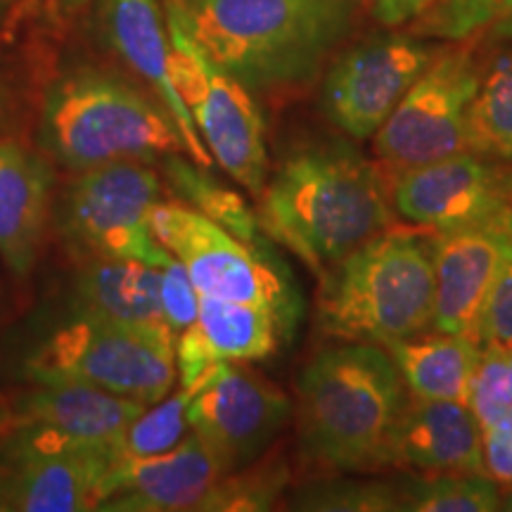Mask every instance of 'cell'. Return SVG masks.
<instances>
[{
  "instance_id": "cell-1",
  "label": "cell",
  "mask_w": 512,
  "mask_h": 512,
  "mask_svg": "<svg viewBox=\"0 0 512 512\" xmlns=\"http://www.w3.org/2000/svg\"><path fill=\"white\" fill-rule=\"evenodd\" d=\"M259 200L266 235L318 275L394 226L382 171L342 138L294 150Z\"/></svg>"
},
{
  "instance_id": "cell-2",
  "label": "cell",
  "mask_w": 512,
  "mask_h": 512,
  "mask_svg": "<svg viewBox=\"0 0 512 512\" xmlns=\"http://www.w3.org/2000/svg\"><path fill=\"white\" fill-rule=\"evenodd\" d=\"M299 439L313 463L347 475L394 467V434L406 384L377 344L339 342L318 351L297 382Z\"/></svg>"
},
{
  "instance_id": "cell-3",
  "label": "cell",
  "mask_w": 512,
  "mask_h": 512,
  "mask_svg": "<svg viewBox=\"0 0 512 512\" xmlns=\"http://www.w3.org/2000/svg\"><path fill=\"white\" fill-rule=\"evenodd\" d=\"M185 27L249 91L316 79L354 27V0H190Z\"/></svg>"
},
{
  "instance_id": "cell-4",
  "label": "cell",
  "mask_w": 512,
  "mask_h": 512,
  "mask_svg": "<svg viewBox=\"0 0 512 512\" xmlns=\"http://www.w3.org/2000/svg\"><path fill=\"white\" fill-rule=\"evenodd\" d=\"M434 297L432 238L392 226L320 273L318 328L387 349L434 328Z\"/></svg>"
},
{
  "instance_id": "cell-5",
  "label": "cell",
  "mask_w": 512,
  "mask_h": 512,
  "mask_svg": "<svg viewBox=\"0 0 512 512\" xmlns=\"http://www.w3.org/2000/svg\"><path fill=\"white\" fill-rule=\"evenodd\" d=\"M43 140L57 162L76 171L121 159L150 162L185 150L169 112L102 74H76L50 93Z\"/></svg>"
},
{
  "instance_id": "cell-6",
  "label": "cell",
  "mask_w": 512,
  "mask_h": 512,
  "mask_svg": "<svg viewBox=\"0 0 512 512\" xmlns=\"http://www.w3.org/2000/svg\"><path fill=\"white\" fill-rule=\"evenodd\" d=\"M24 373L34 384H81L155 406L178 377L176 335L72 313L38 344Z\"/></svg>"
},
{
  "instance_id": "cell-7",
  "label": "cell",
  "mask_w": 512,
  "mask_h": 512,
  "mask_svg": "<svg viewBox=\"0 0 512 512\" xmlns=\"http://www.w3.org/2000/svg\"><path fill=\"white\" fill-rule=\"evenodd\" d=\"M152 233L185 266L197 292L266 306L280 318L287 337L292 335L302 299L273 252L249 247L197 209L178 202L157 204Z\"/></svg>"
},
{
  "instance_id": "cell-8",
  "label": "cell",
  "mask_w": 512,
  "mask_h": 512,
  "mask_svg": "<svg viewBox=\"0 0 512 512\" xmlns=\"http://www.w3.org/2000/svg\"><path fill=\"white\" fill-rule=\"evenodd\" d=\"M171 79L214 162L259 200L266 185L264 117L247 86L211 62L185 27L169 15Z\"/></svg>"
},
{
  "instance_id": "cell-9",
  "label": "cell",
  "mask_w": 512,
  "mask_h": 512,
  "mask_svg": "<svg viewBox=\"0 0 512 512\" xmlns=\"http://www.w3.org/2000/svg\"><path fill=\"white\" fill-rule=\"evenodd\" d=\"M162 202L157 171L121 159L81 171L62 204V230L76 249L105 259H133L164 268L171 261L152 233V211Z\"/></svg>"
},
{
  "instance_id": "cell-10",
  "label": "cell",
  "mask_w": 512,
  "mask_h": 512,
  "mask_svg": "<svg viewBox=\"0 0 512 512\" xmlns=\"http://www.w3.org/2000/svg\"><path fill=\"white\" fill-rule=\"evenodd\" d=\"M484 64L472 46L432 57L411 91L373 136V150L394 174L467 150V114Z\"/></svg>"
},
{
  "instance_id": "cell-11",
  "label": "cell",
  "mask_w": 512,
  "mask_h": 512,
  "mask_svg": "<svg viewBox=\"0 0 512 512\" xmlns=\"http://www.w3.org/2000/svg\"><path fill=\"white\" fill-rule=\"evenodd\" d=\"M145 408L143 401L81 384H36L34 392L8 403L0 465L88 446H119L126 427Z\"/></svg>"
},
{
  "instance_id": "cell-12",
  "label": "cell",
  "mask_w": 512,
  "mask_h": 512,
  "mask_svg": "<svg viewBox=\"0 0 512 512\" xmlns=\"http://www.w3.org/2000/svg\"><path fill=\"white\" fill-rule=\"evenodd\" d=\"M432 57L434 50L415 36H370L332 62L320 88V110L349 138H373Z\"/></svg>"
},
{
  "instance_id": "cell-13",
  "label": "cell",
  "mask_w": 512,
  "mask_h": 512,
  "mask_svg": "<svg viewBox=\"0 0 512 512\" xmlns=\"http://www.w3.org/2000/svg\"><path fill=\"white\" fill-rule=\"evenodd\" d=\"M292 415V403L266 377L223 361L188 406L190 432L219 460L223 475L266 453Z\"/></svg>"
},
{
  "instance_id": "cell-14",
  "label": "cell",
  "mask_w": 512,
  "mask_h": 512,
  "mask_svg": "<svg viewBox=\"0 0 512 512\" xmlns=\"http://www.w3.org/2000/svg\"><path fill=\"white\" fill-rule=\"evenodd\" d=\"M434 247V328L477 337L484 302L501 268L512 259V204L482 219L439 230Z\"/></svg>"
},
{
  "instance_id": "cell-15",
  "label": "cell",
  "mask_w": 512,
  "mask_h": 512,
  "mask_svg": "<svg viewBox=\"0 0 512 512\" xmlns=\"http://www.w3.org/2000/svg\"><path fill=\"white\" fill-rule=\"evenodd\" d=\"M508 174L496 159L463 150L437 162L399 171L389 188L392 209L411 226L458 228L508 202Z\"/></svg>"
},
{
  "instance_id": "cell-16",
  "label": "cell",
  "mask_w": 512,
  "mask_h": 512,
  "mask_svg": "<svg viewBox=\"0 0 512 512\" xmlns=\"http://www.w3.org/2000/svg\"><path fill=\"white\" fill-rule=\"evenodd\" d=\"M223 477L219 460L190 432L181 444L159 456H119L107 475V496L98 510L174 512L200 510L204 496Z\"/></svg>"
},
{
  "instance_id": "cell-17",
  "label": "cell",
  "mask_w": 512,
  "mask_h": 512,
  "mask_svg": "<svg viewBox=\"0 0 512 512\" xmlns=\"http://www.w3.org/2000/svg\"><path fill=\"white\" fill-rule=\"evenodd\" d=\"M119 456V446H88L17 465H0V510H98L107 496V475Z\"/></svg>"
},
{
  "instance_id": "cell-18",
  "label": "cell",
  "mask_w": 512,
  "mask_h": 512,
  "mask_svg": "<svg viewBox=\"0 0 512 512\" xmlns=\"http://www.w3.org/2000/svg\"><path fill=\"white\" fill-rule=\"evenodd\" d=\"M394 467L484 472L482 425L467 403L408 396L394 434Z\"/></svg>"
},
{
  "instance_id": "cell-19",
  "label": "cell",
  "mask_w": 512,
  "mask_h": 512,
  "mask_svg": "<svg viewBox=\"0 0 512 512\" xmlns=\"http://www.w3.org/2000/svg\"><path fill=\"white\" fill-rule=\"evenodd\" d=\"M105 15L114 46L147 83H152L164 110L176 121L192 162L209 169L207 145L171 79V43L164 34L157 0H105Z\"/></svg>"
},
{
  "instance_id": "cell-20",
  "label": "cell",
  "mask_w": 512,
  "mask_h": 512,
  "mask_svg": "<svg viewBox=\"0 0 512 512\" xmlns=\"http://www.w3.org/2000/svg\"><path fill=\"white\" fill-rule=\"evenodd\" d=\"M76 316L145 330H171L162 311V268L133 259H88L74 285Z\"/></svg>"
},
{
  "instance_id": "cell-21",
  "label": "cell",
  "mask_w": 512,
  "mask_h": 512,
  "mask_svg": "<svg viewBox=\"0 0 512 512\" xmlns=\"http://www.w3.org/2000/svg\"><path fill=\"white\" fill-rule=\"evenodd\" d=\"M48 211V166L15 143H0V256L15 275L34 268Z\"/></svg>"
},
{
  "instance_id": "cell-22",
  "label": "cell",
  "mask_w": 512,
  "mask_h": 512,
  "mask_svg": "<svg viewBox=\"0 0 512 512\" xmlns=\"http://www.w3.org/2000/svg\"><path fill=\"white\" fill-rule=\"evenodd\" d=\"M403 384L413 396L434 401L467 403L482 344L458 332H422L418 337L389 344Z\"/></svg>"
},
{
  "instance_id": "cell-23",
  "label": "cell",
  "mask_w": 512,
  "mask_h": 512,
  "mask_svg": "<svg viewBox=\"0 0 512 512\" xmlns=\"http://www.w3.org/2000/svg\"><path fill=\"white\" fill-rule=\"evenodd\" d=\"M188 332L214 363L261 361L278 349L280 335H287L280 318L259 304L200 294V311Z\"/></svg>"
},
{
  "instance_id": "cell-24",
  "label": "cell",
  "mask_w": 512,
  "mask_h": 512,
  "mask_svg": "<svg viewBox=\"0 0 512 512\" xmlns=\"http://www.w3.org/2000/svg\"><path fill=\"white\" fill-rule=\"evenodd\" d=\"M164 166L169 183L174 185V190L192 209H197L207 219L219 223L223 230L247 242L249 247L271 252V242L266 238L261 219L247 207L238 192L204 174L202 166L195 169V166L185 162V159H178L176 155L166 157Z\"/></svg>"
},
{
  "instance_id": "cell-25",
  "label": "cell",
  "mask_w": 512,
  "mask_h": 512,
  "mask_svg": "<svg viewBox=\"0 0 512 512\" xmlns=\"http://www.w3.org/2000/svg\"><path fill=\"white\" fill-rule=\"evenodd\" d=\"M467 150L496 162L512 159V46L484 67L467 114Z\"/></svg>"
},
{
  "instance_id": "cell-26",
  "label": "cell",
  "mask_w": 512,
  "mask_h": 512,
  "mask_svg": "<svg viewBox=\"0 0 512 512\" xmlns=\"http://www.w3.org/2000/svg\"><path fill=\"white\" fill-rule=\"evenodd\" d=\"M401 512H491L503 508L494 477L484 472H425L396 479Z\"/></svg>"
},
{
  "instance_id": "cell-27",
  "label": "cell",
  "mask_w": 512,
  "mask_h": 512,
  "mask_svg": "<svg viewBox=\"0 0 512 512\" xmlns=\"http://www.w3.org/2000/svg\"><path fill=\"white\" fill-rule=\"evenodd\" d=\"M420 36L465 41L489 31L512 41V0H432L418 15Z\"/></svg>"
},
{
  "instance_id": "cell-28",
  "label": "cell",
  "mask_w": 512,
  "mask_h": 512,
  "mask_svg": "<svg viewBox=\"0 0 512 512\" xmlns=\"http://www.w3.org/2000/svg\"><path fill=\"white\" fill-rule=\"evenodd\" d=\"M294 510L396 512L401 510L396 479L337 477L304 486L292 498Z\"/></svg>"
},
{
  "instance_id": "cell-29",
  "label": "cell",
  "mask_w": 512,
  "mask_h": 512,
  "mask_svg": "<svg viewBox=\"0 0 512 512\" xmlns=\"http://www.w3.org/2000/svg\"><path fill=\"white\" fill-rule=\"evenodd\" d=\"M197 389L178 387L176 394L164 396L159 406L138 415L126 427L119 441V451L124 458H147L171 451L188 437V406Z\"/></svg>"
},
{
  "instance_id": "cell-30",
  "label": "cell",
  "mask_w": 512,
  "mask_h": 512,
  "mask_svg": "<svg viewBox=\"0 0 512 512\" xmlns=\"http://www.w3.org/2000/svg\"><path fill=\"white\" fill-rule=\"evenodd\" d=\"M287 484V463L283 458H268L266 463L245 465L228 472L211 486L200 510H268L278 501Z\"/></svg>"
},
{
  "instance_id": "cell-31",
  "label": "cell",
  "mask_w": 512,
  "mask_h": 512,
  "mask_svg": "<svg viewBox=\"0 0 512 512\" xmlns=\"http://www.w3.org/2000/svg\"><path fill=\"white\" fill-rule=\"evenodd\" d=\"M467 406L477 415L482 430L512 427V347H482Z\"/></svg>"
},
{
  "instance_id": "cell-32",
  "label": "cell",
  "mask_w": 512,
  "mask_h": 512,
  "mask_svg": "<svg viewBox=\"0 0 512 512\" xmlns=\"http://www.w3.org/2000/svg\"><path fill=\"white\" fill-rule=\"evenodd\" d=\"M475 335L482 347H512V259H508L491 285Z\"/></svg>"
},
{
  "instance_id": "cell-33",
  "label": "cell",
  "mask_w": 512,
  "mask_h": 512,
  "mask_svg": "<svg viewBox=\"0 0 512 512\" xmlns=\"http://www.w3.org/2000/svg\"><path fill=\"white\" fill-rule=\"evenodd\" d=\"M162 311L176 337L195 323L200 311V292L176 256L162 268Z\"/></svg>"
},
{
  "instance_id": "cell-34",
  "label": "cell",
  "mask_w": 512,
  "mask_h": 512,
  "mask_svg": "<svg viewBox=\"0 0 512 512\" xmlns=\"http://www.w3.org/2000/svg\"><path fill=\"white\" fill-rule=\"evenodd\" d=\"M484 470L496 482L512 484V427L482 430Z\"/></svg>"
},
{
  "instance_id": "cell-35",
  "label": "cell",
  "mask_w": 512,
  "mask_h": 512,
  "mask_svg": "<svg viewBox=\"0 0 512 512\" xmlns=\"http://www.w3.org/2000/svg\"><path fill=\"white\" fill-rule=\"evenodd\" d=\"M430 3L432 0H377L375 17L387 27H396L418 17Z\"/></svg>"
},
{
  "instance_id": "cell-36",
  "label": "cell",
  "mask_w": 512,
  "mask_h": 512,
  "mask_svg": "<svg viewBox=\"0 0 512 512\" xmlns=\"http://www.w3.org/2000/svg\"><path fill=\"white\" fill-rule=\"evenodd\" d=\"M5 437H8V403L0 401V446H3Z\"/></svg>"
},
{
  "instance_id": "cell-37",
  "label": "cell",
  "mask_w": 512,
  "mask_h": 512,
  "mask_svg": "<svg viewBox=\"0 0 512 512\" xmlns=\"http://www.w3.org/2000/svg\"><path fill=\"white\" fill-rule=\"evenodd\" d=\"M64 5H67V8H79L81 3H86V0H62Z\"/></svg>"
},
{
  "instance_id": "cell-38",
  "label": "cell",
  "mask_w": 512,
  "mask_h": 512,
  "mask_svg": "<svg viewBox=\"0 0 512 512\" xmlns=\"http://www.w3.org/2000/svg\"><path fill=\"white\" fill-rule=\"evenodd\" d=\"M508 202L512 204V169H510V174H508Z\"/></svg>"
},
{
  "instance_id": "cell-39",
  "label": "cell",
  "mask_w": 512,
  "mask_h": 512,
  "mask_svg": "<svg viewBox=\"0 0 512 512\" xmlns=\"http://www.w3.org/2000/svg\"><path fill=\"white\" fill-rule=\"evenodd\" d=\"M503 503H508V505H503V508H512V496H510V498H505Z\"/></svg>"
}]
</instances>
